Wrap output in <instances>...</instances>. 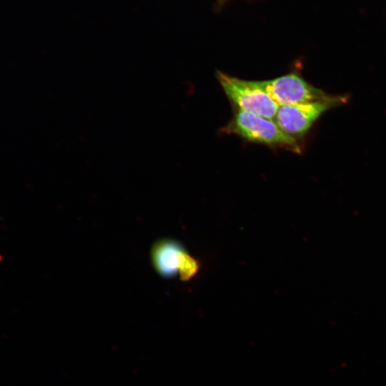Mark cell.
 <instances>
[{"mask_svg": "<svg viewBox=\"0 0 386 386\" xmlns=\"http://www.w3.org/2000/svg\"><path fill=\"white\" fill-rule=\"evenodd\" d=\"M224 130L249 142L301 152L297 139L285 133L275 122L247 111L238 109Z\"/></svg>", "mask_w": 386, "mask_h": 386, "instance_id": "6da1fadb", "label": "cell"}, {"mask_svg": "<svg viewBox=\"0 0 386 386\" xmlns=\"http://www.w3.org/2000/svg\"><path fill=\"white\" fill-rule=\"evenodd\" d=\"M346 101V96H330L321 100L281 105L274 117L275 122L285 133L297 139L305 136L325 112Z\"/></svg>", "mask_w": 386, "mask_h": 386, "instance_id": "7a4b0ae2", "label": "cell"}, {"mask_svg": "<svg viewBox=\"0 0 386 386\" xmlns=\"http://www.w3.org/2000/svg\"><path fill=\"white\" fill-rule=\"evenodd\" d=\"M216 77L228 99L239 109L272 119L279 105L253 81H246L217 71Z\"/></svg>", "mask_w": 386, "mask_h": 386, "instance_id": "3957f363", "label": "cell"}, {"mask_svg": "<svg viewBox=\"0 0 386 386\" xmlns=\"http://www.w3.org/2000/svg\"><path fill=\"white\" fill-rule=\"evenodd\" d=\"M253 82L279 106L305 103L330 96L295 72L272 79Z\"/></svg>", "mask_w": 386, "mask_h": 386, "instance_id": "277c9868", "label": "cell"}, {"mask_svg": "<svg viewBox=\"0 0 386 386\" xmlns=\"http://www.w3.org/2000/svg\"><path fill=\"white\" fill-rule=\"evenodd\" d=\"M187 254L180 244L171 239H162L152 249V259L157 272L164 277L179 274L183 259Z\"/></svg>", "mask_w": 386, "mask_h": 386, "instance_id": "5b68a950", "label": "cell"}]
</instances>
